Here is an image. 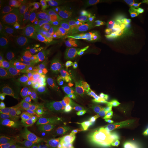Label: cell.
<instances>
[{
    "label": "cell",
    "mask_w": 148,
    "mask_h": 148,
    "mask_svg": "<svg viewBox=\"0 0 148 148\" xmlns=\"http://www.w3.org/2000/svg\"><path fill=\"white\" fill-rule=\"evenodd\" d=\"M3 42V54L9 60L29 64L42 56L50 58L49 36L45 21H38L25 32Z\"/></svg>",
    "instance_id": "6da1fadb"
},
{
    "label": "cell",
    "mask_w": 148,
    "mask_h": 148,
    "mask_svg": "<svg viewBox=\"0 0 148 148\" xmlns=\"http://www.w3.org/2000/svg\"><path fill=\"white\" fill-rule=\"evenodd\" d=\"M58 86L66 93L90 97L92 83L84 64L71 61L58 69Z\"/></svg>",
    "instance_id": "7a4b0ae2"
},
{
    "label": "cell",
    "mask_w": 148,
    "mask_h": 148,
    "mask_svg": "<svg viewBox=\"0 0 148 148\" xmlns=\"http://www.w3.org/2000/svg\"><path fill=\"white\" fill-rule=\"evenodd\" d=\"M10 72V88L18 90L24 95L38 93L42 88V78L29 64L8 60Z\"/></svg>",
    "instance_id": "3957f363"
},
{
    "label": "cell",
    "mask_w": 148,
    "mask_h": 148,
    "mask_svg": "<svg viewBox=\"0 0 148 148\" xmlns=\"http://www.w3.org/2000/svg\"><path fill=\"white\" fill-rule=\"evenodd\" d=\"M36 95L37 108L48 117H56L68 112L74 106L73 98L58 88L42 90Z\"/></svg>",
    "instance_id": "277c9868"
},
{
    "label": "cell",
    "mask_w": 148,
    "mask_h": 148,
    "mask_svg": "<svg viewBox=\"0 0 148 148\" xmlns=\"http://www.w3.org/2000/svg\"><path fill=\"white\" fill-rule=\"evenodd\" d=\"M26 97L13 88L1 85L0 115L6 122L18 121L25 114L27 108Z\"/></svg>",
    "instance_id": "5b68a950"
},
{
    "label": "cell",
    "mask_w": 148,
    "mask_h": 148,
    "mask_svg": "<svg viewBox=\"0 0 148 148\" xmlns=\"http://www.w3.org/2000/svg\"><path fill=\"white\" fill-rule=\"evenodd\" d=\"M71 8L66 9L63 7L55 8L52 14L46 21L49 36L50 58L53 61L56 60V51L59 40L68 18L71 14Z\"/></svg>",
    "instance_id": "8992f818"
},
{
    "label": "cell",
    "mask_w": 148,
    "mask_h": 148,
    "mask_svg": "<svg viewBox=\"0 0 148 148\" xmlns=\"http://www.w3.org/2000/svg\"><path fill=\"white\" fill-rule=\"evenodd\" d=\"M38 21L40 20L29 18L23 13L17 12H14L8 14V16H5L1 28L3 41L25 32Z\"/></svg>",
    "instance_id": "52a82bcc"
},
{
    "label": "cell",
    "mask_w": 148,
    "mask_h": 148,
    "mask_svg": "<svg viewBox=\"0 0 148 148\" xmlns=\"http://www.w3.org/2000/svg\"><path fill=\"white\" fill-rule=\"evenodd\" d=\"M76 29L74 26L73 18L70 14L66 25L60 35L56 51V62L58 65L64 62L73 51V42L76 34Z\"/></svg>",
    "instance_id": "ba28073f"
},
{
    "label": "cell",
    "mask_w": 148,
    "mask_h": 148,
    "mask_svg": "<svg viewBox=\"0 0 148 148\" xmlns=\"http://www.w3.org/2000/svg\"><path fill=\"white\" fill-rule=\"evenodd\" d=\"M122 125H108L98 130L93 136L97 148H114L118 145V140L124 134Z\"/></svg>",
    "instance_id": "9c48e42d"
},
{
    "label": "cell",
    "mask_w": 148,
    "mask_h": 148,
    "mask_svg": "<svg viewBox=\"0 0 148 148\" xmlns=\"http://www.w3.org/2000/svg\"><path fill=\"white\" fill-rule=\"evenodd\" d=\"M39 140V131L31 125L19 126L13 135V143L16 148H37Z\"/></svg>",
    "instance_id": "30bf717a"
},
{
    "label": "cell",
    "mask_w": 148,
    "mask_h": 148,
    "mask_svg": "<svg viewBox=\"0 0 148 148\" xmlns=\"http://www.w3.org/2000/svg\"><path fill=\"white\" fill-rule=\"evenodd\" d=\"M21 9L24 15L34 19L45 21L52 14L55 8L48 1L27 0L23 1Z\"/></svg>",
    "instance_id": "8fae6325"
},
{
    "label": "cell",
    "mask_w": 148,
    "mask_h": 148,
    "mask_svg": "<svg viewBox=\"0 0 148 148\" xmlns=\"http://www.w3.org/2000/svg\"><path fill=\"white\" fill-rule=\"evenodd\" d=\"M90 98L96 101L114 108L125 107L126 105L116 92L97 83L92 84Z\"/></svg>",
    "instance_id": "7c38bea8"
},
{
    "label": "cell",
    "mask_w": 148,
    "mask_h": 148,
    "mask_svg": "<svg viewBox=\"0 0 148 148\" xmlns=\"http://www.w3.org/2000/svg\"><path fill=\"white\" fill-rule=\"evenodd\" d=\"M101 12H101L100 7L96 5L86 4L80 8L75 7V8H71V15L72 18L79 15L82 16L81 20L73 18V22L75 29L79 30V29L84 28L86 25L95 23L96 21H97Z\"/></svg>",
    "instance_id": "4fadbf2b"
},
{
    "label": "cell",
    "mask_w": 148,
    "mask_h": 148,
    "mask_svg": "<svg viewBox=\"0 0 148 148\" xmlns=\"http://www.w3.org/2000/svg\"><path fill=\"white\" fill-rule=\"evenodd\" d=\"M125 56L121 54L115 48H110L106 49H100L98 51V54L96 59L92 63L85 64L87 71L89 73L90 78L102 71L105 66L114 59H123Z\"/></svg>",
    "instance_id": "5bb4252c"
},
{
    "label": "cell",
    "mask_w": 148,
    "mask_h": 148,
    "mask_svg": "<svg viewBox=\"0 0 148 148\" xmlns=\"http://www.w3.org/2000/svg\"><path fill=\"white\" fill-rule=\"evenodd\" d=\"M79 138L74 127L66 126L58 131L52 143L57 148H77Z\"/></svg>",
    "instance_id": "9a60e30c"
},
{
    "label": "cell",
    "mask_w": 148,
    "mask_h": 148,
    "mask_svg": "<svg viewBox=\"0 0 148 148\" xmlns=\"http://www.w3.org/2000/svg\"><path fill=\"white\" fill-rule=\"evenodd\" d=\"M118 35L113 29L101 28L92 32V43L101 49L114 48V42Z\"/></svg>",
    "instance_id": "2e32d148"
},
{
    "label": "cell",
    "mask_w": 148,
    "mask_h": 148,
    "mask_svg": "<svg viewBox=\"0 0 148 148\" xmlns=\"http://www.w3.org/2000/svg\"><path fill=\"white\" fill-rule=\"evenodd\" d=\"M120 10L125 15L139 16L148 13V1L116 0Z\"/></svg>",
    "instance_id": "e0dca14e"
},
{
    "label": "cell",
    "mask_w": 148,
    "mask_h": 148,
    "mask_svg": "<svg viewBox=\"0 0 148 148\" xmlns=\"http://www.w3.org/2000/svg\"><path fill=\"white\" fill-rule=\"evenodd\" d=\"M92 44V33L83 28L76 31L73 42V51L79 59L84 58L86 51Z\"/></svg>",
    "instance_id": "ac0fdd59"
},
{
    "label": "cell",
    "mask_w": 148,
    "mask_h": 148,
    "mask_svg": "<svg viewBox=\"0 0 148 148\" xmlns=\"http://www.w3.org/2000/svg\"><path fill=\"white\" fill-rule=\"evenodd\" d=\"M99 4L104 16L103 23L107 28H112L114 26V23L121 16V14L118 12L117 4L115 1L112 0H102L99 2Z\"/></svg>",
    "instance_id": "d6986e66"
},
{
    "label": "cell",
    "mask_w": 148,
    "mask_h": 148,
    "mask_svg": "<svg viewBox=\"0 0 148 148\" xmlns=\"http://www.w3.org/2000/svg\"><path fill=\"white\" fill-rule=\"evenodd\" d=\"M145 66L129 64L126 71L120 79L121 84L132 89L134 84L143 76L145 73Z\"/></svg>",
    "instance_id": "ffe728a7"
},
{
    "label": "cell",
    "mask_w": 148,
    "mask_h": 148,
    "mask_svg": "<svg viewBox=\"0 0 148 148\" xmlns=\"http://www.w3.org/2000/svg\"><path fill=\"white\" fill-rule=\"evenodd\" d=\"M107 122H108V120L103 117L97 120L86 117L85 119L78 120L75 122L74 128L79 135H84L88 134L91 131L95 130V129L99 128Z\"/></svg>",
    "instance_id": "44dd1931"
},
{
    "label": "cell",
    "mask_w": 148,
    "mask_h": 148,
    "mask_svg": "<svg viewBox=\"0 0 148 148\" xmlns=\"http://www.w3.org/2000/svg\"><path fill=\"white\" fill-rule=\"evenodd\" d=\"M128 65L129 63L124 58L114 59L110 60L102 70L110 76L119 79L123 76Z\"/></svg>",
    "instance_id": "7402d4cb"
},
{
    "label": "cell",
    "mask_w": 148,
    "mask_h": 148,
    "mask_svg": "<svg viewBox=\"0 0 148 148\" xmlns=\"http://www.w3.org/2000/svg\"><path fill=\"white\" fill-rule=\"evenodd\" d=\"M118 35L127 39H145L146 37L140 34L130 22L114 25L112 27Z\"/></svg>",
    "instance_id": "603a6c76"
},
{
    "label": "cell",
    "mask_w": 148,
    "mask_h": 148,
    "mask_svg": "<svg viewBox=\"0 0 148 148\" xmlns=\"http://www.w3.org/2000/svg\"><path fill=\"white\" fill-rule=\"evenodd\" d=\"M33 68L37 73L39 74H47L49 73H54L58 71L56 68L53 67L51 64L49 58L46 56H42L37 58L33 62Z\"/></svg>",
    "instance_id": "cb8c5ba5"
},
{
    "label": "cell",
    "mask_w": 148,
    "mask_h": 148,
    "mask_svg": "<svg viewBox=\"0 0 148 148\" xmlns=\"http://www.w3.org/2000/svg\"><path fill=\"white\" fill-rule=\"evenodd\" d=\"M0 81H1V85H4L8 87L10 86L8 59L5 58L2 53H1L0 55Z\"/></svg>",
    "instance_id": "d4e9b609"
},
{
    "label": "cell",
    "mask_w": 148,
    "mask_h": 148,
    "mask_svg": "<svg viewBox=\"0 0 148 148\" xmlns=\"http://www.w3.org/2000/svg\"><path fill=\"white\" fill-rule=\"evenodd\" d=\"M124 59L129 64L145 66L148 64V51H142L134 54H127Z\"/></svg>",
    "instance_id": "484cf974"
},
{
    "label": "cell",
    "mask_w": 148,
    "mask_h": 148,
    "mask_svg": "<svg viewBox=\"0 0 148 148\" xmlns=\"http://www.w3.org/2000/svg\"><path fill=\"white\" fill-rule=\"evenodd\" d=\"M143 36H146L148 30V16L133 18L129 21ZM146 37V36H145Z\"/></svg>",
    "instance_id": "4316f807"
},
{
    "label": "cell",
    "mask_w": 148,
    "mask_h": 148,
    "mask_svg": "<svg viewBox=\"0 0 148 148\" xmlns=\"http://www.w3.org/2000/svg\"><path fill=\"white\" fill-rule=\"evenodd\" d=\"M98 51L97 47L93 45V43L90 46V47L88 48V49L86 51V54L84 55V58L82 60V63L86 64L92 63V62H94L95 60L97 58V54H98Z\"/></svg>",
    "instance_id": "83f0119b"
},
{
    "label": "cell",
    "mask_w": 148,
    "mask_h": 148,
    "mask_svg": "<svg viewBox=\"0 0 148 148\" xmlns=\"http://www.w3.org/2000/svg\"><path fill=\"white\" fill-rule=\"evenodd\" d=\"M114 48L123 56L128 54L129 53L127 45V38L119 35L116 38L115 42H114Z\"/></svg>",
    "instance_id": "f1b7e54d"
},
{
    "label": "cell",
    "mask_w": 148,
    "mask_h": 148,
    "mask_svg": "<svg viewBox=\"0 0 148 148\" xmlns=\"http://www.w3.org/2000/svg\"><path fill=\"white\" fill-rule=\"evenodd\" d=\"M77 148H97L93 136H85L79 138Z\"/></svg>",
    "instance_id": "f546056e"
},
{
    "label": "cell",
    "mask_w": 148,
    "mask_h": 148,
    "mask_svg": "<svg viewBox=\"0 0 148 148\" xmlns=\"http://www.w3.org/2000/svg\"><path fill=\"white\" fill-rule=\"evenodd\" d=\"M0 148H9V134L3 130L0 136Z\"/></svg>",
    "instance_id": "4dcf8cb0"
},
{
    "label": "cell",
    "mask_w": 148,
    "mask_h": 148,
    "mask_svg": "<svg viewBox=\"0 0 148 148\" xmlns=\"http://www.w3.org/2000/svg\"><path fill=\"white\" fill-rule=\"evenodd\" d=\"M86 117L89 118V119H94L95 118L97 117V116L99 114V112L98 111H89V112H87L86 113Z\"/></svg>",
    "instance_id": "1f68e13d"
},
{
    "label": "cell",
    "mask_w": 148,
    "mask_h": 148,
    "mask_svg": "<svg viewBox=\"0 0 148 148\" xmlns=\"http://www.w3.org/2000/svg\"><path fill=\"white\" fill-rule=\"evenodd\" d=\"M133 148H147V147H146L145 145H138L134 146Z\"/></svg>",
    "instance_id": "d6a6232c"
},
{
    "label": "cell",
    "mask_w": 148,
    "mask_h": 148,
    "mask_svg": "<svg viewBox=\"0 0 148 148\" xmlns=\"http://www.w3.org/2000/svg\"><path fill=\"white\" fill-rule=\"evenodd\" d=\"M145 75L146 76V77L148 79V66L147 67H146V69H145Z\"/></svg>",
    "instance_id": "836d02e7"
},
{
    "label": "cell",
    "mask_w": 148,
    "mask_h": 148,
    "mask_svg": "<svg viewBox=\"0 0 148 148\" xmlns=\"http://www.w3.org/2000/svg\"><path fill=\"white\" fill-rule=\"evenodd\" d=\"M49 148H57L56 146L53 145L52 143H49Z\"/></svg>",
    "instance_id": "e575fe53"
},
{
    "label": "cell",
    "mask_w": 148,
    "mask_h": 148,
    "mask_svg": "<svg viewBox=\"0 0 148 148\" xmlns=\"http://www.w3.org/2000/svg\"><path fill=\"white\" fill-rule=\"evenodd\" d=\"M146 38H147V39H148V30H147V34H146Z\"/></svg>",
    "instance_id": "d590c367"
},
{
    "label": "cell",
    "mask_w": 148,
    "mask_h": 148,
    "mask_svg": "<svg viewBox=\"0 0 148 148\" xmlns=\"http://www.w3.org/2000/svg\"><path fill=\"white\" fill-rule=\"evenodd\" d=\"M114 148H119V147H118V145H116V147H114Z\"/></svg>",
    "instance_id": "8d00e7d4"
}]
</instances>
